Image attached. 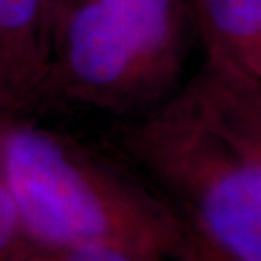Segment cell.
<instances>
[{
	"mask_svg": "<svg viewBox=\"0 0 261 261\" xmlns=\"http://www.w3.org/2000/svg\"><path fill=\"white\" fill-rule=\"evenodd\" d=\"M0 180L29 248H118L184 261L194 246L178 215L101 141L0 99Z\"/></svg>",
	"mask_w": 261,
	"mask_h": 261,
	"instance_id": "cell-1",
	"label": "cell"
},
{
	"mask_svg": "<svg viewBox=\"0 0 261 261\" xmlns=\"http://www.w3.org/2000/svg\"><path fill=\"white\" fill-rule=\"evenodd\" d=\"M190 0H72L55 14L50 62L31 111L109 124L153 111L184 87Z\"/></svg>",
	"mask_w": 261,
	"mask_h": 261,
	"instance_id": "cell-2",
	"label": "cell"
},
{
	"mask_svg": "<svg viewBox=\"0 0 261 261\" xmlns=\"http://www.w3.org/2000/svg\"><path fill=\"white\" fill-rule=\"evenodd\" d=\"M99 141L186 224L217 261H261V161L221 132L186 85Z\"/></svg>",
	"mask_w": 261,
	"mask_h": 261,
	"instance_id": "cell-3",
	"label": "cell"
},
{
	"mask_svg": "<svg viewBox=\"0 0 261 261\" xmlns=\"http://www.w3.org/2000/svg\"><path fill=\"white\" fill-rule=\"evenodd\" d=\"M50 0H0V99L31 107L50 62Z\"/></svg>",
	"mask_w": 261,
	"mask_h": 261,
	"instance_id": "cell-4",
	"label": "cell"
},
{
	"mask_svg": "<svg viewBox=\"0 0 261 261\" xmlns=\"http://www.w3.org/2000/svg\"><path fill=\"white\" fill-rule=\"evenodd\" d=\"M197 105L221 132L261 161V82L213 56L188 80Z\"/></svg>",
	"mask_w": 261,
	"mask_h": 261,
	"instance_id": "cell-5",
	"label": "cell"
},
{
	"mask_svg": "<svg viewBox=\"0 0 261 261\" xmlns=\"http://www.w3.org/2000/svg\"><path fill=\"white\" fill-rule=\"evenodd\" d=\"M207 56L261 82V0H190Z\"/></svg>",
	"mask_w": 261,
	"mask_h": 261,
	"instance_id": "cell-6",
	"label": "cell"
},
{
	"mask_svg": "<svg viewBox=\"0 0 261 261\" xmlns=\"http://www.w3.org/2000/svg\"><path fill=\"white\" fill-rule=\"evenodd\" d=\"M19 248L25 250L29 246L21 236V228H19L14 203H12L8 192L0 180V261L8 259L12 255H18Z\"/></svg>",
	"mask_w": 261,
	"mask_h": 261,
	"instance_id": "cell-7",
	"label": "cell"
},
{
	"mask_svg": "<svg viewBox=\"0 0 261 261\" xmlns=\"http://www.w3.org/2000/svg\"><path fill=\"white\" fill-rule=\"evenodd\" d=\"M41 252L45 253L47 261H147L140 255L109 246H85V248H72L60 252H47V250Z\"/></svg>",
	"mask_w": 261,
	"mask_h": 261,
	"instance_id": "cell-8",
	"label": "cell"
},
{
	"mask_svg": "<svg viewBox=\"0 0 261 261\" xmlns=\"http://www.w3.org/2000/svg\"><path fill=\"white\" fill-rule=\"evenodd\" d=\"M4 261H47L45 255L41 250H35V248H25L23 252H19L18 255H12Z\"/></svg>",
	"mask_w": 261,
	"mask_h": 261,
	"instance_id": "cell-9",
	"label": "cell"
},
{
	"mask_svg": "<svg viewBox=\"0 0 261 261\" xmlns=\"http://www.w3.org/2000/svg\"><path fill=\"white\" fill-rule=\"evenodd\" d=\"M188 261H217V259H213V257H209L207 253H203V252H199V250H196V252L190 255V259Z\"/></svg>",
	"mask_w": 261,
	"mask_h": 261,
	"instance_id": "cell-10",
	"label": "cell"
},
{
	"mask_svg": "<svg viewBox=\"0 0 261 261\" xmlns=\"http://www.w3.org/2000/svg\"><path fill=\"white\" fill-rule=\"evenodd\" d=\"M68 2H72V0H50V4H53V10H55V14L60 8H64Z\"/></svg>",
	"mask_w": 261,
	"mask_h": 261,
	"instance_id": "cell-11",
	"label": "cell"
}]
</instances>
